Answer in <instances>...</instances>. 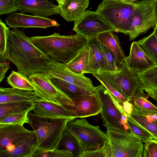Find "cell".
<instances>
[{
  "mask_svg": "<svg viewBox=\"0 0 157 157\" xmlns=\"http://www.w3.org/2000/svg\"><path fill=\"white\" fill-rule=\"evenodd\" d=\"M4 57L13 63L18 71L29 77L34 74L47 72L51 59L30 40L24 30H10Z\"/></svg>",
  "mask_w": 157,
  "mask_h": 157,
  "instance_id": "6da1fadb",
  "label": "cell"
},
{
  "mask_svg": "<svg viewBox=\"0 0 157 157\" xmlns=\"http://www.w3.org/2000/svg\"><path fill=\"white\" fill-rule=\"evenodd\" d=\"M31 42L52 61L67 63L88 44L89 39L76 34L61 35L54 33L48 36L29 37Z\"/></svg>",
  "mask_w": 157,
  "mask_h": 157,
  "instance_id": "7a4b0ae2",
  "label": "cell"
},
{
  "mask_svg": "<svg viewBox=\"0 0 157 157\" xmlns=\"http://www.w3.org/2000/svg\"><path fill=\"white\" fill-rule=\"evenodd\" d=\"M29 124L35 132L38 149L50 151L57 148L67 122L65 118L46 117L33 112L28 113Z\"/></svg>",
  "mask_w": 157,
  "mask_h": 157,
  "instance_id": "3957f363",
  "label": "cell"
},
{
  "mask_svg": "<svg viewBox=\"0 0 157 157\" xmlns=\"http://www.w3.org/2000/svg\"><path fill=\"white\" fill-rule=\"evenodd\" d=\"M134 10L133 2L122 0H103L96 12L116 32L128 35Z\"/></svg>",
  "mask_w": 157,
  "mask_h": 157,
  "instance_id": "277c9868",
  "label": "cell"
},
{
  "mask_svg": "<svg viewBox=\"0 0 157 157\" xmlns=\"http://www.w3.org/2000/svg\"><path fill=\"white\" fill-rule=\"evenodd\" d=\"M94 92L100 103V113L103 125L106 128H113L131 132L127 124L128 115L121 103L101 83L94 87Z\"/></svg>",
  "mask_w": 157,
  "mask_h": 157,
  "instance_id": "5b68a950",
  "label": "cell"
},
{
  "mask_svg": "<svg viewBox=\"0 0 157 157\" xmlns=\"http://www.w3.org/2000/svg\"><path fill=\"white\" fill-rule=\"evenodd\" d=\"M106 157H142L143 142L131 132L106 128Z\"/></svg>",
  "mask_w": 157,
  "mask_h": 157,
  "instance_id": "8992f818",
  "label": "cell"
},
{
  "mask_svg": "<svg viewBox=\"0 0 157 157\" xmlns=\"http://www.w3.org/2000/svg\"><path fill=\"white\" fill-rule=\"evenodd\" d=\"M65 129L77 139L84 152L103 148L108 142L106 133L85 118L69 121Z\"/></svg>",
  "mask_w": 157,
  "mask_h": 157,
  "instance_id": "52a82bcc",
  "label": "cell"
},
{
  "mask_svg": "<svg viewBox=\"0 0 157 157\" xmlns=\"http://www.w3.org/2000/svg\"><path fill=\"white\" fill-rule=\"evenodd\" d=\"M138 73L128 68L124 62L118 71L97 73L130 102L136 96L147 95L143 92Z\"/></svg>",
  "mask_w": 157,
  "mask_h": 157,
  "instance_id": "ba28073f",
  "label": "cell"
},
{
  "mask_svg": "<svg viewBox=\"0 0 157 157\" xmlns=\"http://www.w3.org/2000/svg\"><path fill=\"white\" fill-rule=\"evenodd\" d=\"M28 78L34 87V91L40 98L61 105L72 110L75 108L72 99L53 84L47 73L34 74Z\"/></svg>",
  "mask_w": 157,
  "mask_h": 157,
  "instance_id": "9c48e42d",
  "label": "cell"
},
{
  "mask_svg": "<svg viewBox=\"0 0 157 157\" xmlns=\"http://www.w3.org/2000/svg\"><path fill=\"white\" fill-rule=\"evenodd\" d=\"M134 3L132 22L128 35L130 40L157 25L155 0L138 1Z\"/></svg>",
  "mask_w": 157,
  "mask_h": 157,
  "instance_id": "30bf717a",
  "label": "cell"
},
{
  "mask_svg": "<svg viewBox=\"0 0 157 157\" xmlns=\"http://www.w3.org/2000/svg\"><path fill=\"white\" fill-rule=\"evenodd\" d=\"M73 30L76 34L87 39L96 38L99 34L106 31L116 32L96 11L88 10L80 18L75 21Z\"/></svg>",
  "mask_w": 157,
  "mask_h": 157,
  "instance_id": "8fae6325",
  "label": "cell"
},
{
  "mask_svg": "<svg viewBox=\"0 0 157 157\" xmlns=\"http://www.w3.org/2000/svg\"><path fill=\"white\" fill-rule=\"evenodd\" d=\"M49 77L63 80L86 90L94 92L92 81L84 75H78L69 70L65 63L52 61L48 65L47 72Z\"/></svg>",
  "mask_w": 157,
  "mask_h": 157,
  "instance_id": "7c38bea8",
  "label": "cell"
},
{
  "mask_svg": "<svg viewBox=\"0 0 157 157\" xmlns=\"http://www.w3.org/2000/svg\"><path fill=\"white\" fill-rule=\"evenodd\" d=\"M6 22L10 28L13 29L19 28L46 29L60 25L59 24L51 18L16 12L10 14L6 18Z\"/></svg>",
  "mask_w": 157,
  "mask_h": 157,
  "instance_id": "4fadbf2b",
  "label": "cell"
},
{
  "mask_svg": "<svg viewBox=\"0 0 157 157\" xmlns=\"http://www.w3.org/2000/svg\"><path fill=\"white\" fill-rule=\"evenodd\" d=\"M34 131L17 124H0V150H3L22 141Z\"/></svg>",
  "mask_w": 157,
  "mask_h": 157,
  "instance_id": "5bb4252c",
  "label": "cell"
},
{
  "mask_svg": "<svg viewBox=\"0 0 157 157\" xmlns=\"http://www.w3.org/2000/svg\"><path fill=\"white\" fill-rule=\"evenodd\" d=\"M75 105L72 110L76 118H85L100 113L101 107L99 99L94 93L91 95H84L72 98Z\"/></svg>",
  "mask_w": 157,
  "mask_h": 157,
  "instance_id": "9a60e30c",
  "label": "cell"
},
{
  "mask_svg": "<svg viewBox=\"0 0 157 157\" xmlns=\"http://www.w3.org/2000/svg\"><path fill=\"white\" fill-rule=\"evenodd\" d=\"M35 114L43 117L54 118L74 119L71 110L57 103L41 99L35 103L32 110Z\"/></svg>",
  "mask_w": 157,
  "mask_h": 157,
  "instance_id": "2e32d148",
  "label": "cell"
},
{
  "mask_svg": "<svg viewBox=\"0 0 157 157\" xmlns=\"http://www.w3.org/2000/svg\"><path fill=\"white\" fill-rule=\"evenodd\" d=\"M21 13L48 17L58 14V6L49 0H18Z\"/></svg>",
  "mask_w": 157,
  "mask_h": 157,
  "instance_id": "e0dca14e",
  "label": "cell"
},
{
  "mask_svg": "<svg viewBox=\"0 0 157 157\" xmlns=\"http://www.w3.org/2000/svg\"><path fill=\"white\" fill-rule=\"evenodd\" d=\"M124 63L129 68L140 72L156 65L136 42L131 44L129 55Z\"/></svg>",
  "mask_w": 157,
  "mask_h": 157,
  "instance_id": "ac0fdd59",
  "label": "cell"
},
{
  "mask_svg": "<svg viewBox=\"0 0 157 157\" xmlns=\"http://www.w3.org/2000/svg\"><path fill=\"white\" fill-rule=\"evenodd\" d=\"M37 149V139L34 132L22 141L0 150V157H33Z\"/></svg>",
  "mask_w": 157,
  "mask_h": 157,
  "instance_id": "d6986e66",
  "label": "cell"
},
{
  "mask_svg": "<svg viewBox=\"0 0 157 157\" xmlns=\"http://www.w3.org/2000/svg\"><path fill=\"white\" fill-rule=\"evenodd\" d=\"M90 0H64L58 5V14L68 21H76L85 13Z\"/></svg>",
  "mask_w": 157,
  "mask_h": 157,
  "instance_id": "ffe728a7",
  "label": "cell"
},
{
  "mask_svg": "<svg viewBox=\"0 0 157 157\" xmlns=\"http://www.w3.org/2000/svg\"><path fill=\"white\" fill-rule=\"evenodd\" d=\"M40 98L34 91L13 88H0V104L7 103L28 101L34 103Z\"/></svg>",
  "mask_w": 157,
  "mask_h": 157,
  "instance_id": "44dd1931",
  "label": "cell"
},
{
  "mask_svg": "<svg viewBox=\"0 0 157 157\" xmlns=\"http://www.w3.org/2000/svg\"><path fill=\"white\" fill-rule=\"evenodd\" d=\"M89 39V61L84 74L98 73L102 70L103 66L101 51L99 41L96 38Z\"/></svg>",
  "mask_w": 157,
  "mask_h": 157,
  "instance_id": "7402d4cb",
  "label": "cell"
},
{
  "mask_svg": "<svg viewBox=\"0 0 157 157\" xmlns=\"http://www.w3.org/2000/svg\"><path fill=\"white\" fill-rule=\"evenodd\" d=\"M96 38L114 53L120 63H124L126 57L117 35L111 31H108L99 34Z\"/></svg>",
  "mask_w": 157,
  "mask_h": 157,
  "instance_id": "603a6c76",
  "label": "cell"
},
{
  "mask_svg": "<svg viewBox=\"0 0 157 157\" xmlns=\"http://www.w3.org/2000/svg\"><path fill=\"white\" fill-rule=\"evenodd\" d=\"M142 89L153 98L157 95V65L139 72Z\"/></svg>",
  "mask_w": 157,
  "mask_h": 157,
  "instance_id": "cb8c5ba5",
  "label": "cell"
},
{
  "mask_svg": "<svg viewBox=\"0 0 157 157\" xmlns=\"http://www.w3.org/2000/svg\"><path fill=\"white\" fill-rule=\"evenodd\" d=\"M130 118L150 133L157 140V115L149 114L133 111Z\"/></svg>",
  "mask_w": 157,
  "mask_h": 157,
  "instance_id": "d4e9b609",
  "label": "cell"
},
{
  "mask_svg": "<svg viewBox=\"0 0 157 157\" xmlns=\"http://www.w3.org/2000/svg\"><path fill=\"white\" fill-rule=\"evenodd\" d=\"M50 77L53 84L71 98L84 95H91L94 92L83 89L74 84L55 77Z\"/></svg>",
  "mask_w": 157,
  "mask_h": 157,
  "instance_id": "484cf974",
  "label": "cell"
},
{
  "mask_svg": "<svg viewBox=\"0 0 157 157\" xmlns=\"http://www.w3.org/2000/svg\"><path fill=\"white\" fill-rule=\"evenodd\" d=\"M89 48L88 44L71 61L65 65L69 70L78 75H82L88 62Z\"/></svg>",
  "mask_w": 157,
  "mask_h": 157,
  "instance_id": "4316f807",
  "label": "cell"
},
{
  "mask_svg": "<svg viewBox=\"0 0 157 157\" xmlns=\"http://www.w3.org/2000/svg\"><path fill=\"white\" fill-rule=\"evenodd\" d=\"M35 103L28 101L11 102L0 104V118L7 115L29 112L34 108Z\"/></svg>",
  "mask_w": 157,
  "mask_h": 157,
  "instance_id": "83f0119b",
  "label": "cell"
},
{
  "mask_svg": "<svg viewBox=\"0 0 157 157\" xmlns=\"http://www.w3.org/2000/svg\"><path fill=\"white\" fill-rule=\"evenodd\" d=\"M57 149L71 152L73 155V157H80L84 152L77 139L66 129Z\"/></svg>",
  "mask_w": 157,
  "mask_h": 157,
  "instance_id": "f1b7e54d",
  "label": "cell"
},
{
  "mask_svg": "<svg viewBox=\"0 0 157 157\" xmlns=\"http://www.w3.org/2000/svg\"><path fill=\"white\" fill-rule=\"evenodd\" d=\"M98 41L103 59L102 68L100 71L115 72L119 71L122 67L124 63H120L114 53L107 47Z\"/></svg>",
  "mask_w": 157,
  "mask_h": 157,
  "instance_id": "f546056e",
  "label": "cell"
},
{
  "mask_svg": "<svg viewBox=\"0 0 157 157\" xmlns=\"http://www.w3.org/2000/svg\"><path fill=\"white\" fill-rule=\"evenodd\" d=\"M6 81L13 88L34 91V87L29 78L18 71H12L7 78Z\"/></svg>",
  "mask_w": 157,
  "mask_h": 157,
  "instance_id": "4dcf8cb0",
  "label": "cell"
},
{
  "mask_svg": "<svg viewBox=\"0 0 157 157\" xmlns=\"http://www.w3.org/2000/svg\"><path fill=\"white\" fill-rule=\"evenodd\" d=\"M147 95H139L134 97L130 102L133 111L149 114L157 115V107L146 98Z\"/></svg>",
  "mask_w": 157,
  "mask_h": 157,
  "instance_id": "1f68e13d",
  "label": "cell"
},
{
  "mask_svg": "<svg viewBox=\"0 0 157 157\" xmlns=\"http://www.w3.org/2000/svg\"><path fill=\"white\" fill-rule=\"evenodd\" d=\"M136 42L157 65V39L154 33Z\"/></svg>",
  "mask_w": 157,
  "mask_h": 157,
  "instance_id": "d6a6232c",
  "label": "cell"
},
{
  "mask_svg": "<svg viewBox=\"0 0 157 157\" xmlns=\"http://www.w3.org/2000/svg\"><path fill=\"white\" fill-rule=\"evenodd\" d=\"M127 124L131 132L143 142L145 143L150 139H155L150 133L133 121L129 115L127 117Z\"/></svg>",
  "mask_w": 157,
  "mask_h": 157,
  "instance_id": "836d02e7",
  "label": "cell"
},
{
  "mask_svg": "<svg viewBox=\"0 0 157 157\" xmlns=\"http://www.w3.org/2000/svg\"><path fill=\"white\" fill-rule=\"evenodd\" d=\"M24 112L7 115L0 118V124H17L23 125L28 123V113Z\"/></svg>",
  "mask_w": 157,
  "mask_h": 157,
  "instance_id": "e575fe53",
  "label": "cell"
},
{
  "mask_svg": "<svg viewBox=\"0 0 157 157\" xmlns=\"http://www.w3.org/2000/svg\"><path fill=\"white\" fill-rule=\"evenodd\" d=\"M18 0H0V15L10 14L19 10Z\"/></svg>",
  "mask_w": 157,
  "mask_h": 157,
  "instance_id": "d590c367",
  "label": "cell"
},
{
  "mask_svg": "<svg viewBox=\"0 0 157 157\" xmlns=\"http://www.w3.org/2000/svg\"><path fill=\"white\" fill-rule=\"evenodd\" d=\"M9 28L0 20V55L4 56L6 51L7 40L10 31Z\"/></svg>",
  "mask_w": 157,
  "mask_h": 157,
  "instance_id": "8d00e7d4",
  "label": "cell"
},
{
  "mask_svg": "<svg viewBox=\"0 0 157 157\" xmlns=\"http://www.w3.org/2000/svg\"><path fill=\"white\" fill-rule=\"evenodd\" d=\"M105 87L121 103L128 101L123 95L115 89L97 73L91 74Z\"/></svg>",
  "mask_w": 157,
  "mask_h": 157,
  "instance_id": "74e56055",
  "label": "cell"
},
{
  "mask_svg": "<svg viewBox=\"0 0 157 157\" xmlns=\"http://www.w3.org/2000/svg\"><path fill=\"white\" fill-rule=\"evenodd\" d=\"M143 157H157V140L151 139L145 143Z\"/></svg>",
  "mask_w": 157,
  "mask_h": 157,
  "instance_id": "f35d334b",
  "label": "cell"
},
{
  "mask_svg": "<svg viewBox=\"0 0 157 157\" xmlns=\"http://www.w3.org/2000/svg\"><path fill=\"white\" fill-rule=\"evenodd\" d=\"M106 145L99 149L84 152L80 157H106Z\"/></svg>",
  "mask_w": 157,
  "mask_h": 157,
  "instance_id": "ab89813d",
  "label": "cell"
},
{
  "mask_svg": "<svg viewBox=\"0 0 157 157\" xmlns=\"http://www.w3.org/2000/svg\"><path fill=\"white\" fill-rule=\"evenodd\" d=\"M4 56L0 55V82L5 78V74L10 68L9 63Z\"/></svg>",
  "mask_w": 157,
  "mask_h": 157,
  "instance_id": "60d3db41",
  "label": "cell"
},
{
  "mask_svg": "<svg viewBox=\"0 0 157 157\" xmlns=\"http://www.w3.org/2000/svg\"><path fill=\"white\" fill-rule=\"evenodd\" d=\"M50 151V157H73L71 152L64 150L55 148Z\"/></svg>",
  "mask_w": 157,
  "mask_h": 157,
  "instance_id": "b9f144b4",
  "label": "cell"
},
{
  "mask_svg": "<svg viewBox=\"0 0 157 157\" xmlns=\"http://www.w3.org/2000/svg\"><path fill=\"white\" fill-rule=\"evenodd\" d=\"M50 151L37 149L34 153L33 157H50Z\"/></svg>",
  "mask_w": 157,
  "mask_h": 157,
  "instance_id": "7bdbcfd3",
  "label": "cell"
},
{
  "mask_svg": "<svg viewBox=\"0 0 157 157\" xmlns=\"http://www.w3.org/2000/svg\"><path fill=\"white\" fill-rule=\"evenodd\" d=\"M121 103L124 111L128 115H129L131 112L133 111L132 103L128 101Z\"/></svg>",
  "mask_w": 157,
  "mask_h": 157,
  "instance_id": "ee69618b",
  "label": "cell"
},
{
  "mask_svg": "<svg viewBox=\"0 0 157 157\" xmlns=\"http://www.w3.org/2000/svg\"><path fill=\"white\" fill-rule=\"evenodd\" d=\"M155 14L156 18V21L157 25V0H155Z\"/></svg>",
  "mask_w": 157,
  "mask_h": 157,
  "instance_id": "f6af8a7d",
  "label": "cell"
},
{
  "mask_svg": "<svg viewBox=\"0 0 157 157\" xmlns=\"http://www.w3.org/2000/svg\"><path fill=\"white\" fill-rule=\"evenodd\" d=\"M153 33L157 39V25L155 27Z\"/></svg>",
  "mask_w": 157,
  "mask_h": 157,
  "instance_id": "bcb514c9",
  "label": "cell"
},
{
  "mask_svg": "<svg viewBox=\"0 0 157 157\" xmlns=\"http://www.w3.org/2000/svg\"><path fill=\"white\" fill-rule=\"evenodd\" d=\"M136 0H122V1L125 2H133Z\"/></svg>",
  "mask_w": 157,
  "mask_h": 157,
  "instance_id": "7dc6e473",
  "label": "cell"
},
{
  "mask_svg": "<svg viewBox=\"0 0 157 157\" xmlns=\"http://www.w3.org/2000/svg\"><path fill=\"white\" fill-rule=\"evenodd\" d=\"M58 2V5L62 3L64 0H56Z\"/></svg>",
  "mask_w": 157,
  "mask_h": 157,
  "instance_id": "c3c4849f",
  "label": "cell"
},
{
  "mask_svg": "<svg viewBox=\"0 0 157 157\" xmlns=\"http://www.w3.org/2000/svg\"><path fill=\"white\" fill-rule=\"evenodd\" d=\"M153 99H155L157 102V95L156 96H155V97H154Z\"/></svg>",
  "mask_w": 157,
  "mask_h": 157,
  "instance_id": "681fc988",
  "label": "cell"
},
{
  "mask_svg": "<svg viewBox=\"0 0 157 157\" xmlns=\"http://www.w3.org/2000/svg\"></svg>",
  "mask_w": 157,
  "mask_h": 157,
  "instance_id": "f907efd6",
  "label": "cell"
}]
</instances>
